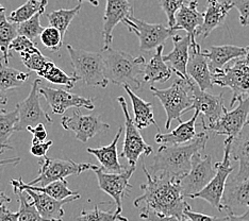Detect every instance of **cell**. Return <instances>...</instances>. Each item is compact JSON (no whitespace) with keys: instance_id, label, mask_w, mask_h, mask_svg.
I'll list each match as a JSON object with an SVG mask.
<instances>
[{"instance_id":"17","label":"cell","mask_w":249,"mask_h":221,"mask_svg":"<svg viewBox=\"0 0 249 221\" xmlns=\"http://www.w3.org/2000/svg\"><path fill=\"white\" fill-rule=\"evenodd\" d=\"M190 86L193 94V104L190 110H195L202 114V120L208 119V123H213L220 118L224 112L227 110L225 107V100L222 94L213 95L209 94L197 86V84L190 79Z\"/></svg>"},{"instance_id":"30","label":"cell","mask_w":249,"mask_h":221,"mask_svg":"<svg viewBox=\"0 0 249 221\" xmlns=\"http://www.w3.org/2000/svg\"><path fill=\"white\" fill-rule=\"evenodd\" d=\"M163 49L164 46H160L156 49V53L148 63H146L143 69V81L149 84L156 82H166L172 77V69L163 61Z\"/></svg>"},{"instance_id":"48","label":"cell","mask_w":249,"mask_h":221,"mask_svg":"<svg viewBox=\"0 0 249 221\" xmlns=\"http://www.w3.org/2000/svg\"><path fill=\"white\" fill-rule=\"evenodd\" d=\"M53 140H48V141H44V143H35L32 144L30 152L32 155L37 156V157H44L46 156L48 150L50 149V147L53 146Z\"/></svg>"},{"instance_id":"39","label":"cell","mask_w":249,"mask_h":221,"mask_svg":"<svg viewBox=\"0 0 249 221\" xmlns=\"http://www.w3.org/2000/svg\"><path fill=\"white\" fill-rule=\"evenodd\" d=\"M77 221H128V219L116 209L103 211L99 208L98 204H96L92 209H83L77 217Z\"/></svg>"},{"instance_id":"45","label":"cell","mask_w":249,"mask_h":221,"mask_svg":"<svg viewBox=\"0 0 249 221\" xmlns=\"http://www.w3.org/2000/svg\"><path fill=\"white\" fill-rule=\"evenodd\" d=\"M232 8L240 13V22L243 27L249 26V0H228Z\"/></svg>"},{"instance_id":"40","label":"cell","mask_w":249,"mask_h":221,"mask_svg":"<svg viewBox=\"0 0 249 221\" xmlns=\"http://www.w3.org/2000/svg\"><path fill=\"white\" fill-rule=\"evenodd\" d=\"M45 10H46V7L42 8L35 16H32L30 19L18 25V35L26 36L27 38H29L30 41L35 42L36 38L41 35L42 31L44 30L43 26L41 25V17L45 13Z\"/></svg>"},{"instance_id":"20","label":"cell","mask_w":249,"mask_h":221,"mask_svg":"<svg viewBox=\"0 0 249 221\" xmlns=\"http://www.w3.org/2000/svg\"><path fill=\"white\" fill-rule=\"evenodd\" d=\"M24 190L27 192V195L29 196L30 200L36 208L39 216L46 221H62L65 214L63 206L65 204L75 201L80 198V195H77L71 198H67L65 200L59 201L47 195L42 194V192L33 191L29 189Z\"/></svg>"},{"instance_id":"19","label":"cell","mask_w":249,"mask_h":221,"mask_svg":"<svg viewBox=\"0 0 249 221\" xmlns=\"http://www.w3.org/2000/svg\"><path fill=\"white\" fill-rule=\"evenodd\" d=\"M186 75L192 79L202 92L213 88V75L209 69L208 60L201 51L200 45L190 48V58L186 65Z\"/></svg>"},{"instance_id":"22","label":"cell","mask_w":249,"mask_h":221,"mask_svg":"<svg viewBox=\"0 0 249 221\" xmlns=\"http://www.w3.org/2000/svg\"><path fill=\"white\" fill-rule=\"evenodd\" d=\"M230 158L239 162V171L232 180L236 182L246 180L249 177V119L231 141Z\"/></svg>"},{"instance_id":"53","label":"cell","mask_w":249,"mask_h":221,"mask_svg":"<svg viewBox=\"0 0 249 221\" xmlns=\"http://www.w3.org/2000/svg\"><path fill=\"white\" fill-rule=\"evenodd\" d=\"M7 102H8L7 95H5V93L0 92V113L5 112V110L3 109V106L7 104Z\"/></svg>"},{"instance_id":"44","label":"cell","mask_w":249,"mask_h":221,"mask_svg":"<svg viewBox=\"0 0 249 221\" xmlns=\"http://www.w3.org/2000/svg\"><path fill=\"white\" fill-rule=\"evenodd\" d=\"M184 217L189 221H229L228 217H216V216H209L201 213L194 212L192 209L190 204H186L183 211Z\"/></svg>"},{"instance_id":"56","label":"cell","mask_w":249,"mask_h":221,"mask_svg":"<svg viewBox=\"0 0 249 221\" xmlns=\"http://www.w3.org/2000/svg\"><path fill=\"white\" fill-rule=\"evenodd\" d=\"M4 62V60H3V56H0V63H1V62Z\"/></svg>"},{"instance_id":"21","label":"cell","mask_w":249,"mask_h":221,"mask_svg":"<svg viewBox=\"0 0 249 221\" xmlns=\"http://www.w3.org/2000/svg\"><path fill=\"white\" fill-rule=\"evenodd\" d=\"M203 21V13L198 11V2L192 0L188 4L181 8L175 16V26L172 28L174 31L184 30L191 38V48L196 47V33Z\"/></svg>"},{"instance_id":"25","label":"cell","mask_w":249,"mask_h":221,"mask_svg":"<svg viewBox=\"0 0 249 221\" xmlns=\"http://www.w3.org/2000/svg\"><path fill=\"white\" fill-rule=\"evenodd\" d=\"M173 50L168 54L163 55V61L165 63H169L177 77L183 79V80H188L189 77L186 75V65H188L190 58L191 38L189 35L181 37L176 34L173 36Z\"/></svg>"},{"instance_id":"34","label":"cell","mask_w":249,"mask_h":221,"mask_svg":"<svg viewBox=\"0 0 249 221\" xmlns=\"http://www.w3.org/2000/svg\"><path fill=\"white\" fill-rule=\"evenodd\" d=\"M18 122V113L16 109L9 113H0V155L3 154L5 150H14V147L10 144V138L16 132Z\"/></svg>"},{"instance_id":"27","label":"cell","mask_w":249,"mask_h":221,"mask_svg":"<svg viewBox=\"0 0 249 221\" xmlns=\"http://www.w3.org/2000/svg\"><path fill=\"white\" fill-rule=\"evenodd\" d=\"M123 131L124 128L120 127L114 139L112 140V143L109 146L101 147V148H88L87 150L88 153L97 158L101 165L100 168L105 172L121 173L126 170V168H124V166L120 163V160H118L117 152V144L121 138Z\"/></svg>"},{"instance_id":"2","label":"cell","mask_w":249,"mask_h":221,"mask_svg":"<svg viewBox=\"0 0 249 221\" xmlns=\"http://www.w3.org/2000/svg\"><path fill=\"white\" fill-rule=\"evenodd\" d=\"M209 135L206 132L197 134L191 143L178 146H161L149 167V173L156 175L164 173L176 179H182L192 167V157L205 150Z\"/></svg>"},{"instance_id":"42","label":"cell","mask_w":249,"mask_h":221,"mask_svg":"<svg viewBox=\"0 0 249 221\" xmlns=\"http://www.w3.org/2000/svg\"><path fill=\"white\" fill-rule=\"evenodd\" d=\"M41 43L44 45L47 49H50L53 52H56L59 51L63 45L64 38L62 37L61 33L55 29L53 27H47L44 28V30L42 31L41 35Z\"/></svg>"},{"instance_id":"33","label":"cell","mask_w":249,"mask_h":221,"mask_svg":"<svg viewBox=\"0 0 249 221\" xmlns=\"http://www.w3.org/2000/svg\"><path fill=\"white\" fill-rule=\"evenodd\" d=\"M30 72L20 71L16 68L0 63V92L7 93L10 89L18 88L29 81Z\"/></svg>"},{"instance_id":"24","label":"cell","mask_w":249,"mask_h":221,"mask_svg":"<svg viewBox=\"0 0 249 221\" xmlns=\"http://www.w3.org/2000/svg\"><path fill=\"white\" fill-rule=\"evenodd\" d=\"M222 205L226 212L236 214L242 208H249V177L244 181L228 180L225 186Z\"/></svg>"},{"instance_id":"29","label":"cell","mask_w":249,"mask_h":221,"mask_svg":"<svg viewBox=\"0 0 249 221\" xmlns=\"http://www.w3.org/2000/svg\"><path fill=\"white\" fill-rule=\"evenodd\" d=\"M11 185L13 186V188H18L20 190L24 189H29L33 191H37V192H42V194L47 195L49 197L53 198L55 200H65L67 198H71L73 196L80 195L78 191H72L71 189L69 188V183H67L66 180H60V181H55V182L50 183L46 186H36V185H28L22 181L21 178L18 180L13 179L11 180Z\"/></svg>"},{"instance_id":"13","label":"cell","mask_w":249,"mask_h":221,"mask_svg":"<svg viewBox=\"0 0 249 221\" xmlns=\"http://www.w3.org/2000/svg\"><path fill=\"white\" fill-rule=\"evenodd\" d=\"M240 103L232 111L226 110L218 120L213 123L202 124V128L209 132H212L215 136H227L232 140L240 133L244 124L248 120L249 116V95L239 101Z\"/></svg>"},{"instance_id":"46","label":"cell","mask_w":249,"mask_h":221,"mask_svg":"<svg viewBox=\"0 0 249 221\" xmlns=\"http://www.w3.org/2000/svg\"><path fill=\"white\" fill-rule=\"evenodd\" d=\"M36 44L35 42L30 41L29 38H27L26 36L22 35H18L16 36L12 42H11L10 46H9V50L10 52L11 51H16V52H25V51L29 50L31 48H35Z\"/></svg>"},{"instance_id":"55","label":"cell","mask_w":249,"mask_h":221,"mask_svg":"<svg viewBox=\"0 0 249 221\" xmlns=\"http://www.w3.org/2000/svg\"><path fill=\"white\" fill-rule=\"evenodd\" d=\"M78 1H79V3H81L83 1H87L90 4L95 5V7H98V5H99V0H78Z\"/></svg>"},{"instance_id":"36","label":"cell","mask_w":249,"mask_h":221,"mask_svg":"<svg viewBox=\"0 0 249 221\" xmlns=\"http://www.w3.org/2000/svg\"><path fill=\"white\" fill-rule=\"evenodd\" d=\"M80 9L81 3H79L73 9H59L53 11L52 13L47 15L50 27L55 28L61 33L62 37L64 38L65 33L67 29H69L71 22L77 16V14L80 12Z\"/></svg>"},{"instance_id":"50","label":"cell","mask_w":249,"mask_h":221,"mask_svg":"<svg viewBox=\"0 0 249 221\" xmlns=\"http://www.w3.org/2000/svg\"><path fill=\"white\" fill-rule=\"evenodd\" d=\"M18 213H14L10 211L7 207H0V221H18Z\"/></svg>"},{"instance_id":"5","label":"cell","mask_w":249,"mask_h":221,"mask_svg":"<svg viewBox=\"0 0 249 221\" xmlns=\"http://www.w3.org/2000/svg\"><path fill=\"white\" fill-rule=\"evenodd\" d=\"M71 56L72 76L81 80L89 86L107 87L109 81L105 73V62L103 53L76 49L71 45L66 46Z\"/></svg>"},{"instance_id":"51","label":"cell","mask_w":249,"mask_h":221,"mask_svg":"<svg viewBox=\"0 0 249 221\" xmlns=\"http://www.w3.org/2000/svg\"><path fill=\"white\" fill-rule=\"evenodd\" d=\"M227 217L229 221H249V208L246 209L245 213L242 215H234L227 212Z\"/></svg>"},{"instance_id":"49","label":"cell","mask_w":249,"mask_h":221,"mask_svg":"<svg viewBox=\"0 0 249 221\" xmlns=\"http://www.w3.org/2000/svg\"><path fill=\"white\" fill-rule=\"evenodd\" d=\"M28 131L33 134V138H32V144L35 143H44L46 141L47 138V131L45 129V126L42 123L37 124V126L33 127V128H28Z\"/></svg>"},{"instance_id":"43","label":"cell","mask_w":249,"mask_h":221,"mask_svg":"<svg viewBox=\"0 0 249 221\" xmlns=\"http://www.w3.org/2000/svg\"><path fill=\"white\" fill-rule=\"evenodd\" d=\"M189 2L190 0H160L161 8L167 17L168 28H173L175 26V16L183 5Z\"/></svg>"},{"instance_id":"52","label":"cell","mask_w":249,"mask_h":221,"mask_svg":"<svg viewBox=\"0 0 249 221\" xmlns=\"http://www.w3.org/2000/svg\"><path fill=\"white\" fill-rule=\"evenodd\" d=\"M21 161L20 157H11L5 160H0V167L4 165H18Z\"/></svg>"},{"instance_id":"47","label":"cell","mask_w":249,"mask_h":221,"mask_svg":"<svg viewBox=\"0 0 249 221\" xmlns=\"http://www.w3.org/2000/svg\"><path fill=\"white\" fill-rule=\"evenodd\" d=\"M140 217L142 219L148 220V221H183V220H180L177 217H174V216H164V215H161L159 213L152 211V209H150L148 207H143L142 209H141ZM186 221H189V220H186Z\"/></svg>"},{"instance_id":"32","label":"cell","mask_w":249,"mask_h":221,"mask_svg":"<svg viewBox=\"0 0 249 221\" xmlns=\"http://www.w3.org/2000/svg\"><path fill=\"white\" fill-rule=\"evenodd\" d=\"M18 35V25L9 20L7 14H5V9L0 3V51L2 52L4 64L8 65L9 59L12 58L9 46Z\"/></svg>"},{"instance_id":"4","label":"cell","mask_w":249,"mask_h":221,"mask_svg":"<svg viewBox=\"0 0 249 221\" xmlns=\"http://www.w3.org/2000/svg\"><path fill=\"white\" fill-rule=\"evenodd\" d=\"M150 90L155 97L160 100L166 112V130L171 128L173 120L182 121L181 116L190 111V107L193 104V94L190 86V78L188 80L178 78L171 86L164 89L156 88L151 85Z\"/></svg>"},{"instance_id":"23","label":"cell","mask_w":249,"mask_h":221,"mask_svg":"<svg viewBox=\"0 0 249 221\" xmlns=\"http://www.w3.org/2000/svg\"><path fill=\"white\" fill-rule=\"evenodd\" d=\"M232 9L228 0L218 1V0H208L207 8L203 12V21L199 29L197 30L196 36H201V39H206L210 33L224 25L226 17Z\"/></svg>"},{"instance_id":"12","label":"cell","mask_w":249,"mask_h":221,"mask_svg":"<svg viewBox=\"0 0 249 221\" xmlns=\"http://www.w3.org/2000/svg\"><path fill=\"white\" fill-rule=\"evenodd\" d=\"M215 168L212 156L206 154L201 156V153H196L192 157V167L188 174L180 180L181 191L183 197L192 198L197 192L202 190L213 179Z\"/></svg>"},{"instance_id":"35","label":"cell","mask_w":249,"mask_h":221,"mask_svg":"<svg viewBox=\"0 0 249 221\" xmlns=\"http://www.w3.org/2000/svg\"><path fill=\"white\" fill-rule=\"evenodd\" d=\"M36 75L39 77V79L43 78L45 80H47L53 84L64 85V86L69 89L75 86L76 82L79 81L76 77L69 76L67 73H65L61 68L56 66L52 60L48 61L43 69L41 71H38Z\"/></svg>"},{"instance_id":"14","label":"cell","mask_w":249,"mask_h":221,"mask_svg":"<svg viewBox=\"0 0 249 221\" xmlns=\"http://www.w3.org/2000/svg\"><path fill=\"white\" fill-rule=\"evenodd\" d=\"M92 170L95 172L96 177H97L99 188L115 201L116 211L122 214V200L131 190L132 185L129 183V180L135 171V167L129 166V168H126V170L121 173L105 172L103 169L96 165H93Z\"/></svg>"},{"instance_id":"38","label":"cell","mask_w":249,"mask_h":221,"mask_svg":"<svg viewBox=\"0 0 249 221\" xmlns=\"http://www.w3.org/2000/svg\"><path fill=\"white\" fill-rule=\"evenodd\" d=\"M13 190L14 194L18 196V200L19 203L18 221H46L39 216L36 208L33 205L29 196L27 195L25 190H20L18 188H13Z\"/></svg>"},{"instance_id":"41","label":"cell","mask_w":249,"mask_h":221,"mask_svg":"<svg viewBox=\"0 0 249 221\" xmlns=\"http://www.w3.org/2000/svg\"><path fill=\"white\" fill-rule=\"evenodd\" d=\"M20 59L22 64H24L28 69L36 71V73L38 71H41L44 66L46 65L47 62L50 61V59L47 58V56H45L42 53V51L36 48V46L35 48H31L25 51V52H21Z\"/></svg>"},{"instance_id":"3","label":"cell","mask_w":249,"mask_h":221,"mask_svg":"<svg viewBox=\"0 0 249 221\" xmlns=\"http://www.w3.org/2000/svg\"><path fill=\"white\" fill-rule=\"evenodd\" d=\"M105 62V73L107 81L116 85H127L140 89L143 84V69L146 64L144 56L134 58L124 51L112 48L101 50Z\"/></svg>"},{"instance_id":"54","label":"cell","mask_w":249,"mask_h":221,"mask_svg":"<svg viewBox=\"0 0 249 221\" xmlns=\"http://www.w3.org/2000/svg\"><path fill=\"white\" fill-rule=\"evenodd\" d=\"M11 201V198L10 197H8L7 195L4 194V192H2V191H0V207L1 206H4L5 204L7 203H10Z\"/></svg>"},{"instance_id":"8","label":"cell","mask_w":249,"mask_h":221,"mask_svg":"<svg viewBox=\"0 0 249 221\" xmlns=\"http://www.w3.org/2000/svg\"><path fill=\"white\" fill-rule=\"evenodd\" d=\"M93 164L80 163L78 164L72 160H61V158H49L44 156L43 161L39 162L38 175L30 181L28 185L41 184L46 186L55 181L65 180L70 175H78L88 170H92Z\"/></svg>"},{"instance_id":"10","label":"cell","mask_w":249,"mask_h":221,"mask_svg":"<svg viewBox=\"0 0 249 221\" xmlns=\"http://www.w3.org/2000/svg\"><path fill=\"white\" fill-rule=\"evenodd\" d=\"M117 101L124 115V139L122 157L127 158L130 167H135L141 156L146 157L151 154L152 148L144 140L133 119L130 117L126 100L123 96H120L117 97Z\"/></svg>"},{"instance_id":"31","label":"cell","mask_w":249,"mask_h":221,"mask_svg":"<svg viewBox=\"0 0 249 221\" xmlns=\"http://www.w3.org/2000/svg\"><path fill=\"white\" fill-rule=\"evenodd\" d=\"M126 90V93L129 95L130 100H131L133 113H134V119L133 122L139 130L148 128L151 124H157V121L154 115V105L151 102H146L143 100L137 94L133 93V90L127 85L123 86Z\"/></svg>"},{"instance_id":"18","label":"cell","mask_w":249,"mask_h":221,"mask_svg":"<svg viewBox=\"0 0 249 221\" xmlns=\"http://www.w3.org/2000/svg\"><path fill=\"white\" fill-rule=\"evenodd\" d=\"M131 15L133 9L128 0H107L103 29L104 49L110 48L114 28Z\"/></svg>"},{"instance_id":"15","label":"cell","mask_w":249,"mask_h":221,"mask_svg":"<svg viewBox=\"0 0 249 221\" xmlns=\"http://www.w3.org/2000/svg\"><path fill=\"white\" fill-rule=\"evenodd\" d=\"M61 126L67 131L75 133L76 138L86 144L97 134L110 129L107 123L101 120L97 115H83L76 109L71 116H64L61 120Z\"/></svg>"},{"instance_id":"9","label":"cell","mask_w":249,"mask_h":221,"mask_svg":"<svg viewBox=\"0 0 249 221\" xmlns=\"http://www.w3.org/2000/svg\"><path fill=\"white\" fill-rule=\"evenodd\" d=\"M130 32L134 33L140 39V49L145 52H150L158 47L164 46V43L169 37L176 35L177 31L162 24H149L139 19L134 15L129 16L124 21Z\"/></svg>"},{"instance_id":"7","label":"cell","mask_w":249,"mask_h":221,"mask_svg":"<svg viewBox=\"0 0 249 221\" xmlns=\"http://www.w3.org/2000/svg\"><path fill=\"white\" fill-rule=\"evenodd\" d=\"M231 141L229 139H225V153L222 162L215 163V174L213 179L209 182V184L194 195L191 199H202L210 203L215 208H217L219 212L223 211L222 199L225 190L226 183H227L229 175L233 172V167L231 166L230 158V145Z\"/></svg>"},{"instance_id":"6","label":"cell","mask_w":249,"mask_h":221,"mask_svg":"<svg viewBox=\"0 0 249 221\" xmlns=\"http://www.w3.org/2000/svg\"><path fill=\"white\" fill-rule=\"evenodd\" d=\"M234 64L213 75V84L228 87L232 92L230 106L249 95V46L246 55L234 60Z\"/></svg>"},{"instance_id":"26","label":"cell","mask_w":249,"mask_h":221,"mask_svg":"<svg viewBox=\"0 0 249 221\" xmlns=\"http://www.w3.org/2000/svg\"><path fill=\"white\" fill-rule=\"evenodd\" d=\"M248 47L224 45V46H212L210 49L203 51V54L208 60L209 69L212 72V75H214V73L224 69L228 62L246 55Z\"/></svg>"},{"instance_id":"11","label":"cell","mask_w":249,"mask_h":221,"mask_svg":"<svg viewBox=\"0 0 249 221\" xmlns=\"http://www.w3.org/2000/svg\"><path fill=\"white\" fill-rule=\"evenodd\" d=\"M42 80L39 78L36 79L32 83L31 90L28 97L18 102L16 104V110L18 113V122L16 124L15 131H24L28 128H33L37 124H52L53 119L46 112L43 110L39 102L41 95L38 93V87L41 85Z\"/></svg>"},{"instance_id":"28","label":"cell","mask_w":249,"mask_h":221,"mask_svg":"<svg viewBox=\"0 0 249 221\" xmlns=\"http://www.w3.org/2000/svg\"><path fill=\"white\" fill-rule=\"evenodd\" d=\"M198 116H199V113L195 112L193 117L188 121L179 122V126L169 133L158 132L155 136L156 143L161 146H178L191 143L197 137L195 123Z\"/></svg>"},{"instance_id":"16","label":"cell","mask_w":249,"mask_h":221,"mask_svg":"<svg viewBox=\"0 0 249 221\" xmlns=\"http://www.w3.org/2000/svg\"><path fill=\"white\" fill-rule=\"evenodd\" d=\"M38 93L47 101L54 114L61 115L71 107L80 109L84 107L87 110H94V100L84 98L76 94H71L62 88H53L47 86H39Z\"/></svg>"},{"instance_id":"1","label":"cell","mask_w":249,"mask_h":221,"mask_svg":"<svg viewBox=\"0 0 249 221\" xmlns=\"http://www.w3.org/2000/svg\"><path fill=\"white\" fill-rule=\"evenodd\" d=\"M142 167L147 183L141 185L143 194L134 200V206L139 207L141 204H144V207H148L164 216H174L183 221L188 220L183 215L184 207L188 203L181 191L180 179L164 173L151 175L146 168L144 156H142Z\"/></svg>"},{"instance_id":"37","label":"cell","mask_w":249,"mask_h":221,"mask_svg":"<svg viewBox=\"0 0 249 221\" xmlns=\"http://www.w3.org/2000/svg\"><path fill=\"white\" fill-rule=\"evenodd\" d=\"M47 3V0H27L26 3L11 12L9 20L15 25H19L21 22L30 19L42 8L46 7Z\"/></svg>"}]
</instances>
